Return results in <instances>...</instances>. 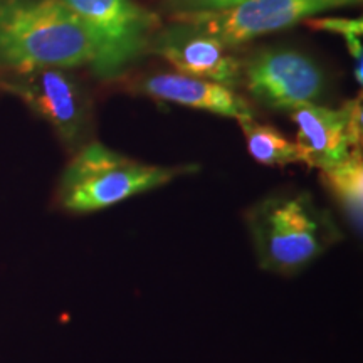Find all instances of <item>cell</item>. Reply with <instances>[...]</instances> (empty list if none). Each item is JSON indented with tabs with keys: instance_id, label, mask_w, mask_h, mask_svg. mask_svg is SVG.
<instances>
[{
	"instance_id": "cell-8",
	"label": "cell",
	"mask_w": 363,
	"mask_h": 363,
	"mask_svg": "<svg viewBox=\"0 0 363 363\" xmlns=\"http://www.w3.org/2000/svg\"><path fill=\"white\" fill-rule=\"evenodd\" d=\"M242 79L257 101L274 110L294 111L313 103L323 91L320 67L291 49H269L242 65Z\"/></svg>"
},
{
	"instance_id": "cell-3",
	"label": "cell",
	"mask_w": 363,
	"mask_h": 363,
	"mask_svg": "<svg viewBox=\"0 0 363 363\" xmlns=\"http://www.w3.org/2000/svg\"><path fill=\"white\" fill-rule=\"evenodd\" d=\"M185 172H194V167L148 165L99 142H88L62 172L57 203L71 214H91L162 187Z\"/></svg>"
},
{
	"instance_id": "cell-14",
	"label": "cell",
	"mask_w": 363,
	"mask_h": 363,
	"mask_svg": "<svg viewBox=\"0 0 363 363\" xmlns=\"http://www.w3.org/2000/svg\"><path fill=\"white\" fill-rule=\"evenodd\" d=\"M172 12H202L222 11V9L235 7L249 0H167Z\"/></svg>"
},
{
	"instance_id": "cell-6",
	"label": "cell",
	"mask_w": 363,
	"mask_h": 363,
	"mask_svg": "<svg viewBox=\"0 0 363 363\" xmlns=\"http://www.w3.org/2000/svg\"><path fill=\"white\" fill-rule=\"evenodd\" d=\"M0 89L21 98L52 126L69 150L83 147L89 125V101L78 81L57 67L6 69Z\"/></svg>"
},
{
	"instance_id": "cell-11",
	"label": "cell",
	"mask_w": 363,
	"mask_h": 363,
	"mask_svg": "<svg viewBox=\"0 0 363 363\" xmlns=\"http://www.w3.org/2000/svg\"><path fill=\"white\" fill-rule=\"evenodd\" d=\"M326 189L347 216L353 229H362L363 208V160L362 148L352 150L347 160L321 170Z\"/></svg>"
},
{
	"instance_id": "cell-10",
	"label": "cell",
	"mask_w": 363,
	"mask_h": 363,
	"mask_svg": "<svg viewBox=\"0 0 363 363\" xmlns=\"http://www.w3.org/2000/svg\"><path fill=\"white\" fill-rule=\"evenodd\" d=\"M142 89L145 94L162 101L216 113L238 121L254 118L252 108L246 99L229 86L214 81L190 78L179 72H160L148 76L142 83Z\"/></svg>"
},
{
	"instance_id": "cell-13",
	"label": "cell",
	"mask_w": 363,
	"mask_h": 363,
	"mask_svg": "<svg viewBox=\"0 0 363 363\" xmlns=\"http://www.w3.org/2000/svg\"><path fill=\"white\" fill-rule=\"evenodd\" d=\"M305 22L308 26H311L313 29L330 30V33H337L340 35H343L348 51H350L353 57V62H355V79L358 81V84H362V19H335V17H326V19H306Z\"/></svg>"
},
{
	"instance_id": "cell-2",
	"label": "cell",
	"mask_w": 363,
	"mask_h": 363,
	"mask_svg": "<svg viewBox=\"0 0 363 363\" xmlns=\"http://www.w3.org/2000/svg\"><path fill=\"white\" fill-rule=\"evenodd\" d=\"M247 227L261 269L294 276L342 239L328 212L306 192L276 194L247 212Z\"/></svg>"
},
{
	"instance_id": "cell-4",
	"label": "cell",
	"mask_w": 363,
	"mask_h": 363,
	"mask_svg": "<svg viewBox=\"0 0 363 363\" xmlns=\"http://www.w3.org/2000/svg\"><path fill=\"white\" fill-rule=\"evenodd\" d=\"M88 29L96 49L91 69L101 79L121 74L155 38L157 13L135 0H62Z\"/></svg>"
},
{
	"instance_id": "cell-5",
	"label": "cell",
	"mask_w": 363,
	"mask_h": 363,
	"mask_svg": "<svg viewBox=\"0 0 363 363\" xmlns=\"http://www.w3.org/2000/svg\"><path fill=\"white\" fill-rule=\"evenodd\" d=\"M360 2L362 0H249L222 11L174 12L170 21L212 35L225 48H234L259 35L288 29L320 12Z\"/></svg>"
},
{
	"instance_id": "cell-1",
	"label": "cell",
	"mask_w": 363,
	"mask_h": 363,
	"mask_svg": "<svg viewBox=\"0 0 363 363\" xmlns=\"http://www.w3.org/2000/svg\"><path fill=\"white\" fill-rule=\"evenodd\" d=\"M88 29L62 0H0V66L4 69L93 65Z\"/></svg>"
},
{
	"instance_id": "cell-7",
	"label": "cell",
	"mask_w": 363,
	"mask_h": 363,
	"mask_svg": "<svg viewBox=\"0 0 363 363\" xmlns=\"http://www.w3.org/2000/svg\"><path fill=\"white\" fill-rule=\"evenodd\" d=\"M296 125L299 162L318 170H326L347 160L352 150L362 148L363 116L362 96L348 99L342 108L308 103L291 111Z\"/></svg>"
},
{
	"instance_id": "cell-9",
	"label": "cell",
	"mask_w": 363,
	"mask_h": 363,
	"mask_svg": "<svg viewBox=\"0 0 363 363\" xmlns=\"http://www.w3.org/2000/svg\"><path fill=\"white\" fill-rule=\"evenodd\" d=\"M153 51L179 74L229 86L242 79V62L220 40L187 26L175 24L153 38Z\"/></svg>"
},
{
	"instance_id": "cell-12",
	"label": "cell",
	"mask_w": 363,
	"mask_h": 363,
	"mask_svg": "<svg viewBox=\"0 0 363 363\" xmlns=\"http://www.w3.org/2000/svg\"><path fill=\"white\" fill-rule=\"evenodd\" d=\"M247 153L261 165L286 167L299 162L296 145L288 140L278 128L257 123L254 118L239 120Z\"/></svg>"
}]
</instances>
